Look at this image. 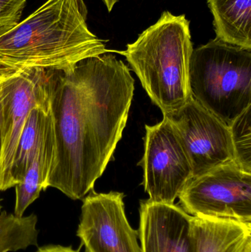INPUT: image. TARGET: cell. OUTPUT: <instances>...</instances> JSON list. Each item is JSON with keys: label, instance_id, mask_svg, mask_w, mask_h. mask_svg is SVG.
Here are the masks:
<instances>
[{"label": "cell", "instance_id": "11", "mask_svg": "<svg viewBox=\"0 0 251 252\" xmlns=\"http://www.w3.org/2000/svg\"><path fill=\"white\" fill-rule=\"evenodd\" d=\"M197 252H251V223L193 216Z\"/></svg>", "mask_w": 251, "mask_h": 252}, {"label": "cell", "instance_id": "7", "mask_svg": "<svg viewBox=\"0 0 251 252\" xmlns=\"http://www.w3.org/2000/svg\"><path fill=\"white\" fill-rule=\"evenodd\" d=\"M143 169L144 190L150 201L173 204L193 178V170L182 141L167 117L159 124L145 126Z\"/></svg>", "mask_w": 251, "mask_h": 252}, {"label": "cell", "instance_id": "2", "mask_svg": "<svg viewBox=\"0 0 251 252\" xmlns=\"http://www.w3.org/2000/svg\"><path fill=\"white\" fill-rule=\"evenodd\" d=\"M84 0H47L0 36V69L68 72L111 50L87 25Z\"/></svg>", "mask_w": 251, "mask_h": 252}, {"label": "cell", "instance_id": "18", "mask_svg": "<svg viewBox=\"0 0 251 252\" xmlns=\"http://www.w3.org/2000/svg\"><path fill=\"white\" fill-rule=\"evenodd\" d=\"M35 252H78L71 247L59 245H48L38 248Z\"/></svg>", "mask_w": 251, "mask_h": 252}, {"label": "cell", "instance_id": "12", "mask_svg": "<svg viewBox=\"0 0 251 252\" xmlns=\"http://www.w3.org/2000/svg\"><path fill=\"white\" fill-rule=\"evenodd\" d=\"M216 38L251 50V0H207Z\"/></svg>", "mask_w": 251, "mask_h": 252}, {"label": "cell", "instance_id": "9", "mask_svg": "<svg viewBox=\"0 0 251 252\" xmlns=\"http://www.w3.org/2000/svg\"><path fill=\"white\" fill-rule=\"evenodd\" d=\"M124 194L91 191L83 199L77 236L85 252H142L125 215Z\"/></svg>", "mask_w": 251, "mask_h": 252}, {"label": "cell", "instance_id": "14", "mask_svg": "<svg viewBox=\"0 0 251 252\" xmlns=\"http://www.w3.org/2000/svg\"><path fill=\"white\" fill-rule=\"evenodd\" d=\"M56 143L54 125L35 154L32 164L21 183L16 188L14 215L22 217L25 210L45 190L49 174L56 157Z\"/></svg>", "mask_w": 251, "mask_h": 252}, {"label": "cell", "instance_id": "6", "mask_svg": "<svg viewBox=\"0 0 251 252\" xmlns=\"http://www.w3.org/2000/svg\"><path fill=\"white\" fill-rule=\"evenodd\" d=\"M178 198L190 216L251 223V173L225 163L193 177Z\"/></svg>", "mask_w": 251, "mask_h": 252}, {"label": "cell", "instance_id": "19", "mask_svg": "<svg viewBox=\"0 0 251 252\" xmlns=\"http://www.w3.org/2000/svg\"><path fill=\"white\" fill-rule=\"evenodd\" d=\"M103 2L106 4V7H107L108 10L109 12L112 11L113 7H114L115 4L117 3L119 0H103Z\"/></svg>", "mask_w": 251, "mask_h": 252}, {"label": "cell", "instance_id": "16", "mask_svg": "<svg viewBox=\"0 0 251 252\" xmlns=\"http://www.w3.org/2000/svg\"><path fill=\"white\" fill-rule=\"evenodd\" d=\"M234 147V162L251 173V106L229 126Z\"/></svg>", "mask_w": 251, "mask_h": 252}, {"label": "cell", "instance_id": "20", "mask_svg": "<svg viewBox=\"0 0 251 252\" xmlns=\"http://www.w3.org/2000/svg\"><path fill=\"white\" fill-rule=\"evenodd\" d=\"M0 209H1V205H0Z\"/></svg>", "mask_w": 251, "mask_h": 252}, {"label": "cell", "instance_id": "10", "mask_svg": "<svg viewBox=\"0 0 251 252\" xmlns=\"http://www.w3.org/2000/svg\"><path fill=\"white\" fill-rule=\"evenodd\" d=\"M139 217L142 252H197L193 216L181 207L141 201Z\"/></svg>", "mask_w": 251, "mask_h": 252}, {"label": "cell", "instance_id": "17", "mask_svg": "<svg viewBox=\"0 0 251 252\" xmlns=\"http://www.w3.org/2000/svg\"><path fill=\"white\" fill-rule=\"evenodd\" d=\"M26 0H0V36L21 22Z\"/></svg>", "mask_w": 251, "mask_h": 252}, {"label": "cell", "instance_id": "4", "mask_svg": "<svg viewBox=\"0 0 251 252\" xmlns=\"http://www.w3.org/2000/svg\"><path fill=\"white\" fill-rule=\"evenodd\" d=\"M191 96L227 126L251 106V50L215 38L193 49Z\"/></svg>", "mask_w": 251, "mask_h": 252}, {"label": "cell", "instance_id": "8", "mask_svg": "<svg viewBox=\"0 0 251 252\" xmlns=\"http://www.w3.org/2000/svg\"><path fill=\"white\" fill-rule=\"evenodd\" d=\"M176 129L187 151L193 177L234 161L229 126L190 97L180 109L164 114Z\"/></svg>", "mask_w": 251, "mask_h": 252}, {"label": "cell", "instance_id": "5", "mask_svg": "<svg viewBox=\"0 0 251 252\" xmlns=\"http://www.w3.org/2000/svg\"><path fill=\"white\" fill-rule=\"evenodd\" d=\"M55 71L0 69V192L12 188L10 170L27 118L50 108Z\"/></svg>", "mask_w": 251, "mask_h": 252}, {"label": "cell", "instance_id": "3", "mask_svg": "<svg viewBox=\"0 0 251 252\" xmlns=\"http://www.w3.org/2000/svg\"><path fill=\"white\" fill-rule=\"evenodd\" d=\"M193 50L190 21L185 15L165 11L119 53L164 115L180 109L191 97L189 69Z\"/></svg>", "mask_w": 251, "mask_h": 252}, {"label": "cell", "instance_id": "13", "mask_svg": "<svg viewBox=\"0 0 251 252\" xmlns=\"http://www.w3.org/2000/svg\"><path fill=\"white\" fill-rule=\"evenodd\" d=\"M53 127L51 106L31 109L22 129L12 163V188L22 182L35 154Z\"/></svg>", "mask_w": 251, "mask_h": 252}, {"label": "cell", "instance_id": "1", "mask_svg": "<svg viewBox=\"0 0 251 252\" xmlns=\"http://www.w3.org/2000/svg\"><path fill=\"white\" fill-rule=\"evenodd\" d=\"M134 93L129 68L112 54L56 72L51 112L56 152L47 189L72 200L94 190L122 139Z\"/></svg>", "mask_w": 251, "mask_h": 252}, {"label": "cell", "instance_id": "15", "mask_svg": "<svg viewBox=\"0 0 251 252\" xmlns=\"http://www.w3.org/2000/svg\"><path fill=\"white\" fill-rule=\"evenodd\" d=\"M38 218L35 214L17 217L1 212L0 214V252H17L38 246Z\"/></svg>", "mask_w": 251, "mask_h": 252}]
</instances>
